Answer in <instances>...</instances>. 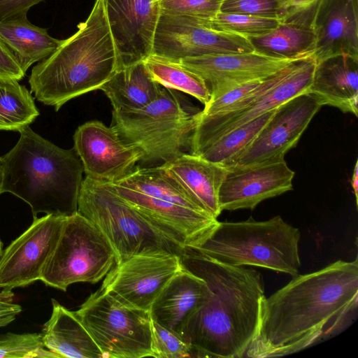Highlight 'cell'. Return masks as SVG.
I'll return each mask as SVG.
<instances>
[{
	"instance_id": "obj_1",
	"label": "cell",
	"mask_w": 358,
	"mask_h": 358,
	"mask_svg": "<svg viewBox=\"0 0 358 358\" xmlns=\"http://www.w3.org/2000/svg\"><path fill=\"white\" fill-rule=\"evenodd\" d=\"M357 303V258L293 277L261 300L257 332L245 357L287 355L334 336L352 322Z\"/></svg>"
},
{
	"instance_id": "obj_2",
	"label": "cell",
	"mask_w": 358,
	"mask_h": 358,
	"mask_svg": "<svg viewBox=\"0 0 358 358\" xmlns=\"http://www.w3.org/2000/svg\"><path fill=\"white\" fill-rule=\"evenodd\" d=\"M183 268L202 278L209 293L184 324L181 338L193 357L241 358L258 326L265 296L261 273L243 266L224 264L189 249L180 255Z\"/></svg>"
},
{
	"instance_id": "obj_3",
	"label": "cell",
	"mask_w": 358,
	"mask_h": 358,
	"mask_svg": "<svg viewBox=\"0 0 358 358\" xmlns=\"http://www.w3.org/2000/svg\"><path fill=\"white\" fill-rule=\"evenodd\" d=\"M120 69L102 0H95L78 30L34 66L29 78L30 92L58 111L69 100L99 90Z\"/></svg>"
},
{
	"instance_id": "obj_4",
	"label": "cell",
	"mask_w": 358,
	"mask_h": 358,
	"mask_svg": "<svg viewBox=\"0 0 358 358\" xmlns=\"http://www.w3.org/2000/svg\"><path fill=\"white\" fill-rule=\"evenodd\" d=\"M15 145L1 157L2 192L28 203L38 213L69 216L78 212L83 166L74 148L63 149L29 126L20 131Z\"/></svg>"
},
{
	"instance_id": "obj_5",
	"label": "cell",
	"mask_w": 358,
	"mask_h": 358,
	"mask_svg": "<svg viewBox=\"0 0 358 358\" xmlns=\"http://www.w3.org/2000/svg\"><path fill=\"white\" fill-rule=\"evenodd\" d=\"M299 229L278 215L265 221L252 217L241 222H217L196 245L190 248L218 262L253 266L295 277L301 261Z\"/></svg>"
},
{
	"instance_id": "obj_6",
	"label": "cell",
	"mask_w": 358,
	"mask_h": 358,
	"mask_svg": "<svg viewBox=\"0 0 358 358\" xmlns=\"http://www.w3.org/2000/svg\"><path fill=\"white\" fill-rule=\"evenodd\" d=\"M201 110L177 91L161 87L157 98L130 111H112V127L138 148L145 163H165L189 148Z\"/></svg>"
},
{
	"instance_id": "obj_7",
	"label": "cell",
	"mask_w": 358,
	"mask_h": 358,
	"mask_svg": "<svg viewBox=\"0 0 358 358\" xmlns=\"http://www.w3.org/2000/svg\"><path fill=\"white\" fill-rule=\"evenodd\" d=\"M78 212L104 236L115 254V264L140 254L185 251L156 229L120 196L110 183L85 177L80 190Z\"/></svg>"
},
{
	"instance_id": "obj_8",
	"label": "cell",
	"mask_w": 358,
	"mask_h": 358,
	"mask_svg": "<svg viewBox=\"0 0 358 358\" xmlns=\"http://www.w3.org/2000/svg\"><path fill=\"white\" fill-rule=\"evenodd\" d=\"M115 264V254L106 238L90 220L76 212L66 217L41 280L65 292L76 282L100 281Z\"/></svg>"
},
{
	"instance_id": "obj_9",
	"label": "cell",
	"mask_w": 358,
	"mask_h": 358,
	"mask_svg": "<svg viewBox=\"0 0 358 358\" xmlns=\"http://www.w3.org/2000/svg\"><path fill=\"white\" fill-rule=\"evenodd\" d=\"M76 313L103 357H152L150 311L124 306L99 288Z\"/></svg>"
},
{
	"instance_id": "obj_10",
	"label": "cell",
	"mask_w": 358,
	"mask_h": 358,
	"mask_svg": "<svg viewBox=\"0 0 358 358\" xmlns=\"http://www.w3.org/2000/svg\"><path fill=\"white\" fill-rule=\"evenodd\" d=\"M254 50L248 38L213 29L208 20L161 12L151 54L179 62L188 57Z\"/></svg>"
},
{
	"instance_id": "obj_11",
	"label": "cell",
	"mask_w": 358,
	"mask_h": 358,
	"mask_svg": "<svg viewBox=\"0 0 358 358\" xmlns=\"http://www.w3.org/2000/svg\"><path fill=\"white\" fill-rule=\"evenodd\" d=\"M315 65L313 57L296 60L285 77L245 106L211 116L201 117L199 114L189 143L190 153L196 155L222 135L308 92Z\"/></svg>"
},
{
	"instance_id": "obj_12",
	"label": "cell",
	"mask_w": 358,
	"mask_h": 358,
	"mask_svg": "<svg viewBox=\"0 0 358 358\" xmlns=\"http://www.w3.org/2000/svg\"><path fill=\"white\" fill-rule=\"evenodd\" d=\"M180 257L165 251L133 256L115 264L100 288L124 306L150 311L164 287L182 268Z\"/></svg>"
},
{
	"instance_id": "obj_13",
	"label": "cell",
	"mask_w": 358,
	"mask_h": 358,
	"mask_svg": "<svg viewBox=\"0 0 358 358\" xmlns=\"http://www.w3.org/2000/svg\"><path fill=\"white\" fill-rule=\"evenodd\" d=\"M66 216L45 215L31 224L3 251L0 289L12 290L41 280L43 268L60 236Z\"/></svg>"
},
{
	"instance_id": "obj_14",
	"label": "cell",
	"mask_w": 358,
	"mask_h": 358,
	"mask_svg": "<svg viewBox=\"0 0 358 358\" xmlns=\"http://www.w3.org/2000/svg\"><path fill=\"white\" fill-rule=\"evenodd\" d=\"M73 142L85 177L101 182L113 183L122 180L142 157L141 150L126 143L114 127L97 120L79 126L74 133Z\"/></svg>"
},
{
	"instance_id": "obj_15",
	"label": "cell",
	"mask_w": 358,
	"mask_h": 358,
	"mask_svg": "<svg viewBox=\"0 0 358 358\" xmlns=\"http://www.w3.org/2000/svg\"><path fill=\"white\" fill-rule=\"evenodd\" d=\"M321 107L308 92L301 94L278 106L236 164L285 159V154L296 146Z\"/></svg>"
},
{
	"instance_id": "obj_16",
	"label": "cell",
	"mask_w": 358,
	"mask_h": 358,
	"mask_svg": "<svg viewBox=\"0 0 358 358\" xmlns=\"http://www.w3.org/2000/svg\"><path fill=\"white\" fill-rule=\"evenodd\" d=\"M294 176L285 159L229 167L219 189L220 208L252 210L262 201L292 190Z\"/></svg>"
},
{
	"instance_id": "obj_17",
	"label": "cell",
	"mask_w": 358,
	"mask_h": 358,
	"mask_svg": "<svg viewBox=\"0 0 358 358\" xmlns=\"http://www.w3.org/2000/svg\"><path fill=\"white\" fill-rule=\"evenodd\" d=\"M119 56L120 69L152 53L161 13L159 0H102Z\"/></svg>"
},
{
	"instance_id": "obj_18",
	"label": "cell",
	"mask_w": 358,
	"mask_h": 358,
	"mask_svg": "<svg viewBox=\"0 0 358 358\" xmlns=\"http://www.w3.org/2000/svg\"><path fill=\"white\" fill-rule=\"evenodd\" d=\"M296 60L272 57L254 50L188 57L179 62L205 81L211 98L235 85L267 78Z\"/></svg>"
},
{
	"instance_id": "obj_19",
	"label": "cell",
	"mask_w": 358,
	"mask_h": 358,
	"mask_svg": "<svg viewBox=\"0 0 358 358\" xmlns=\"http://www.w3.org/2000/svg\"><path fill=\"white\" fill-rule=\"evenodd\" d=\"M311 28L316 62L341 54L358 57V0H321Z\"/></svg>"
},
{
	"instance_id": "obj_20",
	"label": "cell",
	"mask_w": 358,
	"mask_h": 358,
	"mask_svg": "<svg viewBox=\"0 0 358 358\" xmlns=\"http://www.w3.org/2000/svg\"><path fill=\"white\" fill-rule=\"evenodd\" d=\"M308 93L319 103L358 114V57L341 54L316 62Z\"/></svg>"
},
{
	"instance_id": "obj_21",
	"label": "cell",
	"mask_w": 358,
	"mask_h": 358,
	"mask_svg": "<svg viewBox=\"0 0 358 358\" xmlns=\"http://www.w3.org/2000/svg\"><path fill=\"white\" fill-rule=\"evenodd\" d=\"M208 293L202 278L182 267L152 303V320L180 337L184 324L205 302Z\"/></svg>"
},
{
	"instance_id": "obj_22",
	"label": "cell",
	"mask_w": 358,
	"mask_h": 358,
	"mask_svg": "<svg viewBox=\"0 0 358 358\" xmlns=\"http://www.w3.org/2000/svg\"><path fill=\"white\" fill-rule=\"evenodd\" d=\"M203 210L217 218L220 185L227 169L193 154L182 153L161 165Z\"/></svg>"
},
{
	"instance_id": "obj_23",
	"label": "cell",
	"mask_w": 358,
	"mask_h": 358,
	"mask_svg": "<svg viewBox=\"0 0 358 358\" xmlns=\"http://www.w3.org/2000/svg\"><path fill=\"white\" fill-rule=\"evenodd\" d=\"M52 311L41 332L44 346L57 357L103 358L76 311L52 299Z\"/></svg>"
},
{
	"instance_id": "obj_24",
	"label": "cell",
	"mask_w": 358,
	"mask_h": 358,
	"mask_svg": "<svg viewBox=\"0 0 358 358\" xmlns=\"http://www.w3.org/2000/svg\"><path fill=\"white\" fill-rule=\"evenodd\" d=\"M0 39L22 71L50 55L63 40L51 36L48 29L32 24L27 17L0 22Z\"/></svg>"
},
{
	"instance_id": "obj_25",
	"label": "cell",
	"mask_w": 358,
	"mask_h": 358,
	"mask_svg": "<svg viewBox=\"0 0 358 358\" xmlns=\"http://www.w3.org/2000/svg\"><path fill=\"white\" fill-rule=\"evenodd\" d=\"M161 87L141 61L120 69L99 90L110 100L113 110L130 111L155 100Z\"/></svg>"
},
{
	"instance_id": "obj_26",
	"label": "cell",
	"mask_w": 358,
	"mask_h": 358,
	"mask_svg": "<svg viewBox=\"0 0 358 358\" xmlns=\"http://www.w3.org/2000/svg\"><path fill=\"white\" fill-rule=\"evenodd\" d=\"M248 39L255 51L266 56L293 59L313 57L315 35L311 26L303 22L282 20L270 33Z\"/></svg>"
},
{
	"instance_id": "obj_27",
	"label": "cell",
	"mask_w": 358,
	"mask_h": 358,
	"mask_svg": "<svg viewBox=\"0 0 358 358\" xmlns=\"http://www.w3.org/2000/svg\"><path fill=\"white\" fill-rule=\"evenodd\" d=\"M275 110V108L222 135L195 155L227 169L236 165L273 116Z\"/></svg>"
},
{
	"instance_id": "obj_28",
	"label": "cell",
	"mask_w": 358,
	"mask_h": 358,
	"mask_svg": "<svg viewBox=\"0 0 358 358\" xmlns=\"http://www.w3.org/2000/svg\"><path fill=\"white\" fill-rule=\"evenodd\" d=\"M143 62L160 86L189 94L203 105L209 101L210 92L205 81L179 62L151 54Z\"/></svg>"
},
{
	"instance_id": "obj_29",
	"label": "cell",
	"mask_w": 358,
	"mask_h": 358,
	"mask_svg": "<svg viewBox=\"0 0 358 358\" xmlns=\"http://www.w3.org/2000/svg\"><path fill=\"white\" fill-rule=\"evenodd\" d=\"M40 115L31 92L17 80L0 79V130L17 131Z\"/></svg>"
},
{
	"instance_id": "obj_30",
	"label": "cell",
	"mask_w": 358,
	"mask_h": 358,
	"mask_svg": "<svg viewBox=\"0 0 358 358\" xmlns=\"http://www.w3.org/2000/svg\"><path fill=\"white\" fill-rule=\"evenodd\" d=\"M293 62L267 78L235 85L223 93L211 97L201 110L200 116H211L245 106L285 77Z\"/></svg>"
},
{
	"instance_id": "obj_31",
	"label": "cell",
	"mask_w": 358,
	"mask_h": 358,
	"mask_svg": "<svg viewBox=\"0 0 358 358\" xmlns=\"http://www.w3.org/2000/svg\"><path fill=\"white\" fill-rule=\"evenodd\" d=\"M282 20L250 15L220 11L208 25L213 29L238 34L248 38L264 36L274 30Z\"/></svg>"
},
{
	"instance_id": "obj_32",
	"label": "cell",
	"mask_w": 358,
	"mask_h": 358,
	"mask_svg": "<svg viewBox=\"0 0 358 358\" xmlns=\"http://www.w3.org/2000/svg\"><path fill=\"white\" fill-rule=\"evenodd\" d=\"M57 357L43 345L41 334L8 333L0 336V358Z\"/></svg>"
},
{
	"instance_id": "obj_33",
	"label": "cell",
	"mask_w": 358,
	"mask_h": 358,
	"mask_svg": "<svg viewBox=\"0 0 358 358\" xmlns=\"http://www.w3.org/2000/svg\"><path fill=\"white\" fill-rule=\"evenodd\" d=\"M152 357H193L191 347L181 337L152 320Z\"/></svg>"
},
{
	"instance_id": "obj_34",
	"label": "cell",
	"mask_w": 358,
	"mask_h": 358,
	"mask_svg": "<svg viewBox=\"0 0 358 358\" xmlns=\"http://www.w3.org/2000/svg\"><path fill=\"white\" fill-rule=\"evenodd\" d=\"M286 0H224L221 12L282 20Z\"/></svg>"
},
{
	"instance_id": "obj_35",
	"label": "cell",
	"mask_w": 358,
	"mask_h": 358,
	"mask_svg": "<svg viewBox=\"0 0 358 358\" xmlns=\"http://www.w3.org/2000/svg\"><path fill=\"white\" fill-rule=\"evenodd\" d=\"M224 0H159L162 13L213 19L221 10Z\"/></svg>"
},
{
	"instance_id": "obj_36",
	"label": "cell",
	"mask_w": 358,
	"mask_h": 358,
	"mask_svg": "<svg viewBox=\"0 0 358 358\" xmlns=\"http://www.w3.org/2000/svg\"><path fill=\"white\" fill-rule=\"evenodd\" d=\"M321 0H287L284 5L282 20L297 21L311 25L315 10Z\"/></svg>"
},
{
	"instance_id": "obj_37",
	"label": "cell",
	"mask_w": 358,
	"mask_h": 358,
	"mask_svg": "<svg viewBox=\"0 0 358 358\" xmlns=\"http://www.w3.org/2000/svg\"><path fill=\"white\" fill-rule=\"evenodd\" d=\"M45 0H0V22L27 17L30 8Z\"/></svg>"
},
{
	"instance_id": "obj_38",
	"label": "cell",
	"mask_w": 358,
	"mask_h": 358,
	"mask_svg": "<svg viewBox=\"0 0 358 358\" xmlns=\"http://www.w3.org/2000/svg\"><path fill=\"white\" fill-rule=\"evenodd\" d=\"M24 76L25 73L0 39V79L20 81L24 78Z\"/></svg>"
},
{
	"instance_id": "obj_39",
	"label": "cell",
	"mask_w": 358,
	"mask_h": 358,
	"mask_svg": "<svg viewBox=\"0 0 358 358\" xmlns=\"http://www.w3.org/2000/svg\"><path fill=\"white\" fill-rule=\"evenodd\" d=\"M13 298L12 290L0 289V327L10 323L22 311L21 306L13 303Z\"/></svg>"
},
{
	"instance_id": "obj_40",
	"label": "cell",
	"mask_w": 358,
	"mask_h": 358,
	"mask_svg": "<svg viewBox=\"0 0 358 358\" xmlns=\"http://www.w3.org/2000/svg\"><path fill=\"white\" fill-rule=\"evenodd\" d=\"M351 186L354 192L356 203L357 204L358 199V161L357 160L355 164L352 176L351 178Z\"/></svg>"
},
{
	"instance_id": "obj_41",
	"label": "cell",
	"mask_w": 358,
	"mask_h": 358,
	"mask_svg": "<svg viewBox=\"0 0 358 358\" xmlns=\"http://www.w3.org/2000/svg\"><path fill=\"white\" fill-rule=\"evenodd\" d=\"M3 168L2 158L0 157V194L3 193Z\"/></svg>"
},
{
	"instance_id": "obj_42",
	"label": "cell",
	"mask_w": 358,
	"mask_h": 358,
	"mask_svg": "<svg viewBox=\"0 0 358 358\" xmlns=\"http://www.w3.org/2000/svg\"><path fill=\"white\" fill-rule=\"evenodd\" d=\"M3 243H2V241H1V240L0 238V258H1V255L3 254Z\"/></svg>"
},
{
	"instance_id": "obj_43",
	"label": "cell",
	"mask_w": 358,
	"mask_h": 358,
	"mask_svg": "<svg viewBox=\"0 0 358 358\" xmlns=\"http://www.w3.org/2000/svg\"><path fill=\"white\" fill-rule=\"evenodd\" d=\"M287 1V0H286V1Z\"/></svg>"
}]
</instances>
